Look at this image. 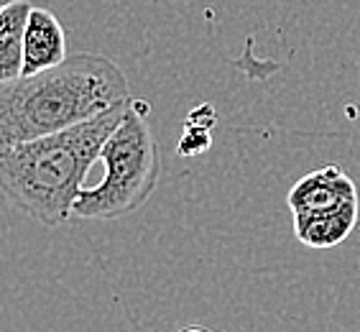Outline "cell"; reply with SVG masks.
Returning a JSON list of instances; mask_svg holds the SVG:
<instances>
[{
	"label": "cell",
	"instance_id": "cell-2",
	"mask_svg": "<svg viewBox=\"0 0 360 332\" xmlns=\"http://www.w3.org/2000/svg\"><path fill=\"white\" fill-rule=\"evenodd\" d=\"M131 100V97H128ZM125 103L41 139L0 148V184L15 208L36 222L56 228L70 220L82 181L100 161L105 141L123 120Z\"/></svg>",
	"mask_w": 360,
	"mask_h": 332
},
{
	"label": "cell",
	"instance_id": "cell-6",
	"mask_svg": "<svg viewBox=\"0 0 360 332\" xmlns=\"http://www.w3.org/2000/svg\"><path fill=\"white\" fill-rule=\"evenodd\" d=\"M358 225V200L317 212H294V233L307 248H333Z\"/></svg>",
	"mask_w": 360,
	"mask_h": 332
},
{
	"label": "cell",
	"instance_id": "cell-7",
	"mask_svg": "<svg viewBox=\"0 0 360 332\" xmlns=\"http://www.w3.org/2000/svg\"><path fill=\"white\" fill-rule=\"evenodd\" d=\"M31 8L26 0H3L0 6V82L18 79L23 72V42Z\"/></svg>",
	"mask_w": 360,
	"mask_h": 332
},
{
	"label": "cell",
	"instance_id": "cell-9",
	"mask_svg": "<svg viewBox=\"0 0 360 332\" xmlns=\"http://www.w3.org/2000/svg\"><path fill=\"white\" fill-rule=\"evenodd\" d=\"M217 123V115L212 110V105H200L187 115V125H197V128H212Z\"/></svg>",
	"mask_w": 360,
	"mask_h": 332
},
{
	"label": "cell",
	"instance_id": "cell-10",
	"mask_svg": "<svg viewBox=\"0 0 360 332\" xmlns=\"http://www.w3.org/2000/svg\"><path fill=\"white\" fill-rule=\"evenodd\" d=\"M179 332H210V330H205V327H197V325H192V327H181Z\"/></svg>",
	"mask_w": 360,
	"mask_h": 332
},
{
	"label": "cell",
	"instance_id": "cell-4",
	"mask_svg": "<svg viewBox=\"0 0 360 332\" xmlns=\"http://www.w3.org/2000/svg\"><path fill=\"white\" fill-rule=\"evenodd\" d=\"M353 200H358V187L340 166H322L317 172L304 174L286 194L291 215L330 210Z\"/></svg>",
	"mask_w": 360,
	"mask_h": 332
},
{
	"label": "cell",
	"instance_id": "cell-5",
	"mask_svg": "<svg viewBox=\"0 0 360 332\" xmlns=\"http://www.w3.org/2000/svg\"><path fill=\"white\" fill-rule=\"evenodd\" d=\"M67 59V34L62 23L49 8H31L23 42V72L21 77L36 75L56 67Z\"/></svg>",
	"mask_w": 360,
	"mask_h": 332
},
{
	"label": "cell",
	"instance_id": "cell-1",
	"mask_svg": "<svg viewBox=\"0 0 360 332\" xmlns=\"http://www.w3.org/2000/svg\"><path fill=\"white\" fill-rule=\"evenodd\" d=\"M128 100V79L103 54H72L36 75L0 82V148L64 131Z\"/></svg>",
	"mask_w": 360,
	"mask_h": 332
},
{
	"label": "cell",
	"instance_id": "cell-3",
	"mask_svg": "<svg viewBox=\"0 0 360 332\" xmlns=\"http://www.w3.org/2000/svg\"><path fill=\"white\" fill-rule=\"evenodd\" d=\"M148 110L151 105L141 97L128 100L123 120L100 151L105 177L100 184L79 192L72 215L84 220H115L148 202L161 177V156Z\"/></svg>",
	"mask_w": 360,
	"mask_h": 332
},
{
	"label": "cell",
	"instance_id": "cell-8",
	"mask_svg": "<svg viewBox=\"0 0 360 332\" xmlns=\"http://www.w3.org/2000/svg\"><path fill=\"white\" fill-rule=\"evenodd\" d=\"M212 139H210V128H197V125H187V133L179 139V153L181 156H197V153L207 151Z\"/></svg>",
	"mask_w": 360,
	"mask_h": 332
}]
</instances>
